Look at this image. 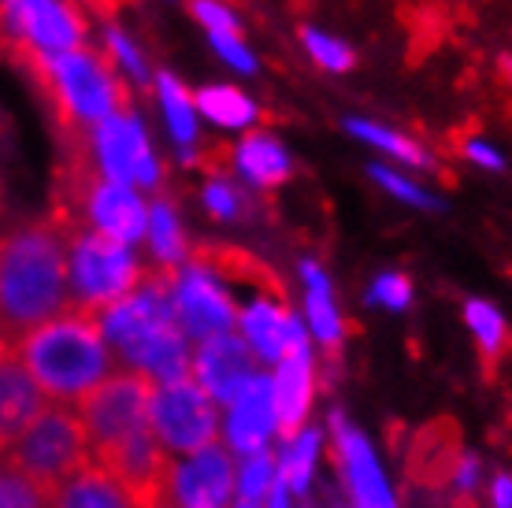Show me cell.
<instances>
[{
  "label": "cell",
  "mask_w": 512,
  "mask_h": 508,
  "mask_svg": "<svg viewBox=\"0 0 512 508\" xmlns=\"http://www.w3.org/2000/svg\"><path fill=\"white\" fill-rule=\"evenodd\" d=\"M71 308L67 230L56 219H30L0 234V334L19 342Z\"/></svg>",
  "instance_id": "cell-1"
},
{
  "label": "cell",
  "mask_w": 512,
  "mask_h": 508,
  "mask_svg": "<svg viewBox=\"0 0 512 508\" xmlns=\"http://www.w3.org/2000/svg\"><path fill=\"white\" fill-rule=\"evenodd\" d=\"M12 356L49 405H78L116 371V353L104 342L101 323L78 308L23 334Z\"/></svg>",
  "instance_id": "cell-2"
},
{
  "label": "cell",
  "mask_w": 512,
  "mask_h": 508,
  "mask_svg": "<svg viewBox=\"0 0 512 508\" xmlns=\"http://www.w3.org/2000/svg\"><path fill=\"white\" fill-rule=\"evenodd\" d=\"M23 64L38 75L45 97L60 115V127L71 134V145H82L86 130H93L108 115L127 108L123 82L90 49L56 52V56H26Z\"/></svg>",
  "instance_id": "cell-3"
},
{
  "label": "cell",
  "mask_w": 512,
  "mask_h": 508,
  "mask_svg": "<svg viewBox=\"0 0 512 508\" xmlns=\"http://www.w3.org/2000/svg\"><path fill=\"white\" fill-rule=\"evenodd\" d=\"M4 464H12L26 479L56 494L67 479H75L78 471L93 464L90 438L82 431L78 412L71 405H45L38 420L8 445Z\"/></svg>",
  "instance_id": "cell-4"
},
{
  "label": "cell",
  "mask_w": 512,
  "mask_h": 508,
  "mask_svg": "<svg viewBox=\"0 0 512 508\" xmlns=\"http://www.w3.org/2000/svg\"><path fill=\"white\" fill-rule=\"evenodd\" d=\"M67 275H71V308L101 319L108 308H116L138 290L145 267L134 260L130 245L112 242L97 230H78L67 242Z\"/></svg>",
  "instance_id": "cell-5"
},
{
  "label": "cell",
  "mask_w": 512,
  "mask_h": 508,
  "mask_svg": "<svg viewBox=\"0 0 512 508\" xmlns=\"http://www.w3.org/2000/svg\"><path fill=\"white\" fill-rule=\"evenodd\" d=\"M153 394L156 382L145 379L134 368H119L108 379L86 394L75 405L82 431L90 438L93 457H101L108 449L153 431Z\"/></svg>",
  "instance_id": "cell-6"
},
{
  "label": "cell",
  "mask_w": 512,
  "mask_h": 508,
  "mask_svg": "<svg viewBox=\"0 0 512 508\" xmlns=\"http://www.w3.org/2000/svg\"><path fill=\"white\" fill-rule=\"evenodd\" d=\"M153 434L167 453H201L219 442V408L197 379L167 382L153 394Z\"/></svg>",
  "instance_id": "cell-7"
},
{
  "label": "cell",
  "mask_w": 512,
  "mask_h": 508,
  "mask_svg": "<svg viewBox=\"0 0 512 508\" xmlns=\"http://www.w3.org/2000/svg\"><path fill=\"white\" fill-rule=\"evenodd\" d=\"M93 460L112 475V483L127 494L134 508H160L175 501V460L153 431L138 434Z\"/></svg>",
  "instance_id": "cell-8"
},
{
  "label": "cell",
  "mask_w": 512,
  "mask_h": 508,
  "mask_svg": "<svg viewBox=\"0 0 512 508\" xmlns=\"http://www.w3.org/2000/svg\"><path fill=\"white\" fill-rule=\"evenodd\" d=\"M90 156L104 182L141 186V190H153L160 182V164H156L153 149H149L141 119L130 108L108 115L104 123H97L90 130Z\"/></svg>",
  "instance_id": "cell-9"
},
{
  "label": "cell",
  "mask_w": 512,
  "mask_h": 508,
  "mask_svg": "<svg viewBox=\"0 0 512 508\" xmlns=\"http://www.w3.org/2000/svg\"><path fill=\"white\" fill-rule=\"evenodd\" d=\"M175 319L186 342H208L216 334H231L238 312L219 279L190 264L186 271H179V282H175Z\"/></svg>",
  "instance_id": "cell-10"
},
{
  "label": "cell",
  "mask_w": 512,
  "mask_h": 508,
  "mask_svg": "<svg viewBox=\"0 0 512 508\" xmlns=\"http://www.w3.org/2000/svg\"><path fill=\"white\" fill-rule=\"evenodd\" d=\"M256 375V356L238 331L201 342L193 356V379L216 405H231L238 390Z\"/></svg>",
  "instance_id": "cell-11"
},
{
  "label": "cell",
  "mask_w": 512,
  "mask_h": 508,
  "mask_svg": "<svg viewBox=\"0 0 512 508\" xmlns=\"http://www.w3.org/2000/svg\"><path fill=\"white\" fill-rule=\"evenodd\" d=\"M464 438L461 427L449 420V416H438L427 427L416 431L409 445V457H405V471L409 479L423 490H446L453 486L457 471L464 464Z\"/></svg>",
  "instance_id": "cell-12"
},
{
  "label": "cell",
  "mask_w": 512,
  "mask_h": 508,
  "mask_svg": "<svg viewBox=\"0 0 512 508\" xmlns=\"http://www.w3.org/2000/svg\"><path fill=\"white\" fill-rule=\"evenodd\" d=\"M234 460L227 445H208L175 468V505L179 508H231Z\"/></svg>",
  "instance_id": "cell-13"
},
{
  "label": "cell",
  "mask_w": 512,
  "mask_h": 508,
  "mask_svg": "<svg viewBox=\"0 0 512 508\" xmlns=\"http://www.w3.org/2000/svg\"><path fill=\"white\" fill-rule=\"evenodd\" d=\"M271 431H275V390H271L268 375H253L231 401L227 434H231L234 449L249 457V453L268 449Z\"/></svg>",
  "instance_id": "cell-14"
},
{
  "label": "cell",
  "mask_w": 512,
  "mask_h": 508,
  "mask_svg": "<svg viewBox=\"0 0 512 508\" xmlns=\"http://www.w3.org/2000/svg\"><path fill=\"white\" fill-rule=\"evenodd\" d=\"M193 267L208 271L212 279L242 282V286H249L256 293V301L286 305V290H282L279 275L268 264H260L253 253H245V249H234V245H205V249L193 253Z\"/></svg>",
  "instance_id": "cell-15"
},
{
  "label": "cell",
  "mask_w": 512,
  "mask_h": 508,
  "mask_svg": "<svg viewBox=\"0 0 512 508\" xmlns=\"http://www.w3.org/2000/svg\"><path fill=\"white\" fill-rule=\"evenodd\" d=\"M45 405H49L45 394L19 368V360L15 356L0 360V453H8V445L38 420Z\"/></svg>",
  "instance_id": "cell-16"
},
{
  "label": "cell",
  "mask_w": 512,
  "mask_h": 508,
  "mask_svg": "<svg viewBox=\"0 0 512 508\" xmlns=\"http://www.w3.org/2000/svg\"><path fill=\"white\" fill-rule=\"evenodd\" d=\"M271 390H275V434L282 442H294L305 427L308 401H312V360L308 356L279 360Z\"/></svg>",
  "instance_id": "cell-17"
},
{
  "label": "cell",
  "mask_w": 512,
  "mask_h": 508,
  "mask_svg": "<svg viewBox=\"0 0 512 508\" xmlns=\"http://www.w3.org/2000/svg\"><path fill=\"white\" fill-rule=\"evenodd\" d=\"M338 460L346 471V483L353 490L357 508H394V497L383 483V471L375 464L368 442L353 434L346 423H338Z\"/></svg>",
  "instance_id": "cell-18"
},
{
  "label": "cell",
  "mask_w": 512,
  "mask_h": 508,
  "mask_svg": "<svg viewBox=\"0 0 512 508\" xmlns=\"http://www.w3.org/2000/svg\"><path fill=\"white\" fill-rule=\"evenodd\" d=\"M52 508H134L127 494L112 483V475L93 460L90 468H82L75 479H67L56 494H52Z\"/></svg>",
  "instance_id": "cell-19"
},
{
  "label": "cell",
  "mask_w": 512,
  "mask_h": 508,
  "mask_svg": "<svg viewBox=\"0 0 512 508\" xmlns=\"http://www.w3.org/2000/svg\"><path fill=\"white\" fill-rule=\"evenodd\" d=\"M234 164H238V171L253 186H264V190L286 182V175H290V156H286V149L271 134H249L234 149Z\"/></svg>",
  "instance_id": "cell-20"
},
{
  "label": "cell",
  "mask_w": 512,
  "mask_h": 508,
  "mask_svg": "<svg viewBox=\"0 0 512 508\" xmlns=\"http://www.w3.org/2000/svg\"><path fill=\"white\" fill-rule=\"evenodd\" d=\"M464 319H468L475 342H479L483 371H487V379H494V375H498V360L512 349L509 327H505V319L498 316V308L487 305V301H468Z\"/></svg>",
  "instance_id": "cell-21"
},
{
  "label": "cell",
  "mask_w": 512,
  "mask_h": 508,
  "mask_svg": "<svg viewBox=\"0 0 512 508\" xmlns=\"http://www.w3.org/2000/svg\"><path fill=\"white\" fill-rule=\"evenodd\" d=\"M301 275L308 282V297H305V308H308V323H312V331L327 345V353H338V342H342V323H338V312H334V301H331V286H327V275H323L316 264H305L301 267Z\"/></svg>",
  "instance_id": "cell-22"
},
{
  "label": "cell",
  "mask_w": 512,
  "mask_h": 508,
  "mask_svg": "<svg viewBox=\"0 0 512 508\" xmlns=\"http://www.w3.org/2000/svg\"><path fill=\"white\" fill-rule=\"evenodd\" d=\"M193 108H197V112H205L216 127H227V130H242L256 119L253 101H249L245 93H238V89H231V86L201 89V93L193 97Z\"/></svg>",
  "instance_id": "cell-23"
},
{
  "label": "cell",
  "mask_w": 512,
  "mask_h": 508,
  "mask_svg": "<svg viewBox=\"0 0 512 508\" xmlns=\"http://www.w3.org/2000/svg\"><path fill=\"white\" fill-rule=\"evenodd\" d=\"M149 242H153L156 264L164 271H179V264L186 260V238H182L175 208L167 201H156L149 208Z\"/></svg>",
  "instance_id": "cell-24"
},
{
  "label": "cell",
  "mask_w": 512,
  "mask_h": 508,
  "mask_svg": "<svg viewBox=\"0 0 512 508\" xmlns=\"http://www.w3.org/2000/svg\"><path fill=\"white\" fill-rule=\"evenodd\" d=\"M156 93H160V104H164L167 127L175 134L182 149H190L197 141V108H193V97L179 86L175 75H160L156 78Z\"/></svg>",
  "instance_id": "cell-25"
},
{
  "label": "cell",
  "mask_w": 512,
  "mask_h": 508,
  "mask_svg": "<svg viewBox=\"0 0 512 508\" xmlns=\"http://www.w3.org/2000/svg\"><path fill=\"white\" fill-rule=\"evenodd\" d=\"M275 475H279V471H275V457H271L268 449L249 453L242 471H238V505L234 508H264L268 505Z\"/></svg>",
  "instance_id": "cell-26"
},
{
  "label": "cell",
  "mask_w": 512,
  "mask_h": 508,
  "mask_svg": "<svg viewBox=\"0 0 512 508\" xmlns=\"http://www.w3.org/2000/svg\"><path fill=\"white\" fill-rule=\"evenodd\" d=\"M346 127L353 130L357 138L372 141L375 149L390 153L394 160H405V164H416V167H427V164H431L420 145H416V141H409L405 134H397V130H386V127H379V123H364V119H349Z\"/></svg>",
  "instance_id": "cell-27"
},
{
  "label": "cell",
  "mask_w": 512,
  "mask_h": 508,
  "mask_svg": "<svg viewBox=\"0 0 512 508\" xmlns=\"http://www.w3.org/2000/svg\"><path fill=\"white\" fill-rule=\"evenodd\" d=\"M316 445H320V434L308 431V434H297L294 442L286 445V453H282V464H279V479L286 483V490H305L308 486V475H312V460H316Z\"/></svg>",
  "instance_id": "cell-28"
},
{
  "label": "cell",
  "mask_w": 512,
  "mask_h": 508,
  "mask_svg": "<svg viewBox=\"0 0 512 508\" xmlns=\"http://www.w3.org/2000/svg\"><path fill=\"white\" fill-rule=\"evenodd\" d=\"M0 508H52V494L12 464H0Z\"/></svg>",
  "instance_id": "cell-29"
},
{
  "label": "cell",
  "mask_w": 512,
  "mask_h": 508,
  "mask_svg": "<svg viewBox=\"0 0 512 508\" xmlns=\"http://www.w3.org/2000/svg\"><path fill=\"white\" fill-rule=\"evenodd\" d=\"M301 38H305V45H308V56H312L323 71H349V67L357 64V56H353V49H349L346 41L327 38L320 30H305Z\"/></svg>",
  "instance_id": "cell-30"
},
{
  "label": "cell",
  "mask_w": 512,
  "mask_h": 508,
  "mask_svg": "<svg viewBox=\"0 0 512 508\" xmlns=\"http://www.w3.org/2000/svg\"><path fill=\"white\" fill-rule=\"evenodd\" d=\"M205 204L216 219H238L245 212V197L234 190L231 182H223V178H212V182H208Z\"/></svg>",
  "instance_id": "cell-31"
},
{
  "label": "cell",
  "mask_w": 512,
  "mask_h": 508,
  "mask_svg": "<svg viewBox=\"0 0 512 508\" xmlns=\"http://www.w3.org/2000/svg\"><path fill=\"white\" fill-rule=\"evenodd\" d=\"M190 12L212 30V34H238V19L227 4L219 0H190Z\"/></svg>",
  "instance_id": "cell-32"
},
{
  "label": "cell",
  "mask_w": 512,
  "mask_h": 508,
  "mask_svg": "<svg viewBox=\"0 0 512 508\" xmlns=\"http://www.w3.org/2000/svg\"><path fill=\"white\" fill-rule=\"evenodd\" d=\"M368 297L383 308H405L409 305V297H412V286H409L405 275H383V279H375V286H372Z\"/></svg>",
  "instance_id": "cell-33"
},
{
  "label": "cell",
  "mask_w": 512,
  "mask_h": 508,
  "mask_svg": "<svg viewBox=\"0 0 512 508\" xmlns=\"http://www.w3.org/2000/svg\"><path fill=\"white\" fill-rule=\"evenodd\" d=\"M372 178H375V182H383L386 190L394 193V197H401V201L420 204V208H435V197H431V193L416 190L412 182H405V178L394 175V171H386V167H372Z\"/></svg>",
  "instance_id": "cell-34"
},
{
  "label": "cell",
  "mask_w": 512,
  "mask_h": 508,
  "mask_svg": "<svg viewBox=\"0 0 512 508\" xmlns=\"http://www.w3.org/2000/svg\"><path fill=\"white\" fill-rule=\"evenodd\" d=\"M212 45H216L219 56L231 67H238V71H253L256 67L253 52L245 49V41L238 38V34H212Z\"/></svg>",
  "instance_id": "cell-35"
},
{
  "label": "cell",
  "mask_w": 512,
  "mask_h": 508,
  "mask_svg": "<svg viewBox=\"0 0 512 508\" xmlns=\"http://www.w3.org/2000/svg\"><path fill=\"white\" fill-rule=\"evenodd\" d=\"M108 49L116 52L119 64L130 71V78H138L141 86H149V71H145V64H141V56L134 52V45H130V41L119 34V30H108Z\"/></svg>",
  "instance_id": "cell-36"
},
{
  "label": "cell",
  "mask_w": 512,
  "mask_h": 508,
  "mask_svg": "<svg viewBox=\"0 0 512 508\" xmlns=\"http://www.w3.org/2000/svg\"><path fill=\"white\" fill-rule=\"evenodd\" d=\"M464 153L472 156L475 164H483V167H501V156L490 149V145H483V141H468L464 145Z\"/></svg>",
  "instance_id": "cell-37"
},
{
  "label": "cell",
  "mask_w": 512,
  "mask_h": 508,
  "mask_svg": "<svg viewBox=\"0 0 512 508\" xmlns=\"http://www.w3.org/2000/svg\"><path fill=\"white\" fill-rule=\"evenodd\" d=\"M494 508H512V475L494 479Z\"/></svg>",
  "instance_id": "cell-38"
},
{
  "label": "cell",
  "mask_w": 512,
  "mask_h": 508,
  "mask_svg": "<svg viewBox=\"0 0 512 508\" xmlns=\"http://www.w3.org/2000/svg\"><path fill=\"white\" fill-rule=\"evenodd\" d=\"M264 508H286V483H282L279 475H275V486H271L268 505H264Z\"/></svg>",
  "instance_id": "cell-39"
},
{
  "label": "cell",
  "mask_w": 512,
  "mask_h": 508,
  "mask_svg": "<svg viewBox=\"0 0 512 508\" xmlns=\"http://www.w3.org/2000/svg\"><path fill=\"white\" fill-rule=\"evenodd\" d=\"M498 67H501V78H505V82L512 86V56H501Z\"/></svg>",
  "instance_id": "cell-40"
},
{
  "label": "cell",
  "mask_w": 512,
  "mask_h": 508,
  "mask_svg": "<svg viewBox=\"0 0 512 508\" xmlns=\"http://www.w3.org/2000/svg\"><path fill=\"white\" fill-rule=\"evenodd\" d=\"M8 356H12V342L0 334V360H8Z\"/></svg>",
  "instance_id": "cell-41"
},
{
  "label": "cell",
  "mask_w": 512,
  "mask_h": 508,
  "mask_svg": "<svg viewBox=\"0 0 512 508\" xmlns=\"http://www.w3.org/2000/svg\"><path fill=\"white\" fill-rule=\"evenodd\" d=\"M160 508H179V505H175V501H167V505H160Z\"/></svg>",
  "instance_id": "cell-42"
},
{
  "label": "cell",
  "mask_w": 512,
  "mask_h": 508,
  "mask_svg": "<svg viewBox=\"0 0 512 508\" xmlns=\"http://www.w3.org/2000/svg\"><path fill=\"white\" fill-rule=\"evenodd\" d=\"M0 464H4V453H0Z\"/></svg>",
  "instance_id": "cell-43"
}]
</instances>
